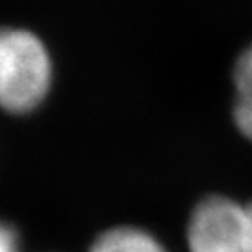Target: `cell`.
I'll use <instances>...</instances> for the list:
<instances>
[{
	"mask_svg": "<svg viewBox=\"0 0 252 252\" xmlns=\"http://www.w3.org/2000/svg\"><path fill=\"white\" fill-rule=\"evenodd\" d=\"M53 84V60L45 43L25 28L0 27V110H36Z\"/></svg>",
	"mask_w": 252,
	"mask_h": 252,
	"instance_id": "6da1fadb",
	"label": "cell"
},
{
	"mask_svg": "<svg viewBox=\"0 0 252 252\" xmlns=\"http://www.w3.org/2000/svg\"><path fill=\"white\" fill-rule=\"evenodd\" d=\"M247 206L228 196H207L196 204L187 224L189 252H245Z\"/></svg>",
	"mask_w": 252,
	"mask_h": 252,
	"instance_id": "7a4b0ae2",
	"label": "cell"
},
{
	"mask_svg": "<svg viewBox=\"0 0 252 252\" xmlns=\"http://www.w3.org/2000/svg\"><path fill=\"white\" fill-rule=\"evenodd\" d=\"M88 252H168L153 234L135 226L110 228L92 243Z\"/></svg>",
	"mask_w": 252,
	"mask_h": 252,
	"instance_id": "3957f363",
	"label": "cell"
},
{
	"mask_svg": "<svg viewBox=\"0 0 252 252\" xmlns=\"http://www.w3.org/2000/svg\"><path fill=\"white\" fill-rule=\"evenodd\" d=\"M234 122L239 133L252 140V45H249L234 67Z\"/></svg>",
	"mask_w": 252,
	"mask_h": 252,
	"instance_id": "277c9868",
	"label": "cell"
},
{
	"mask_svg": "<svg viewBox=\"0 0 252 252\" xmlns=\"http://www.w3.org/2000/svg\"><path fill=\"white\" fill-rule=\"evenodd\" d=\"M0 252H19V235L15 228L0 220Z\"/></svg>",
	"mask_w": 252,
	"mask_h": 252,
	"instance_id": "5b68a950",
	"label": "cell"
},
{
	"mask_svg": "<svg viewBox=\"0 0 252 252\" xmlns=\"http://www.w3.org/2000/svg\"><path fill=\"white\" fill-rule=\"evenodd\" d=\"M245 252H252V202L247 204V239H245Z\"/></svg>",
	"mask_w": 252,
	"mask_h": 252,
	"instance_id": "8992f818",
	"label": "cell"
}]
</instances>
